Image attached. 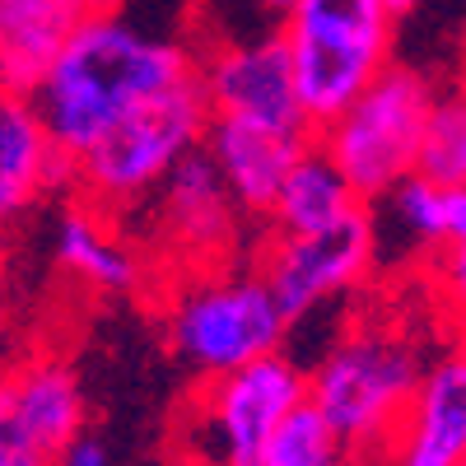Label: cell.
Listing matches in <instances>:
<instances>
[{
	"label": "cell",
	"instance_id": "4fadbf2b",
	"mask_svg": "<svg viewBox=\"0 0 466 466\" xmlns=\"http://www.w3.org/2000/svg\"><path fill=\"white\" fill-rule=\"evenodd\" d=\"M89 15L94 0H0V89L33 98Z\"/></svg>",
	"mask_w": 466,
	"mask_h": 466
},
{
	"label": "cell",
	"instance_id": "484cf974",
	"mask_svg": "<svg viewBox=\"0 0 466 466\" xmlns=\"http://www.w3.org/2000/svg\"><path fill=\"white\" fill-rule=\"evenodd\" d=\"M94 5H98V10H116V0H94Z\"/></svg>",
	"mask_w": 466,
	"mask_h": 466
},
{
	"label": "cell",
	"instance_id": "ba28073f",
	"mask_svg": "<svg viewBox=\"0 0 466 466\" xmlns=\"http://www.w3.org/2000/svg\"><path fill=\"white\" fill-rule=\"evenodd\" d=\"M378 266V219L369 206L318 233H276L261 252V276L289 322L313 318L336 294H350Z\"/></svg>",
	"mask_w": 466,
	"mask_h": 466
},
{
	"label": "cell",
	"instance_id": "d4e9b609",
	"mask_svg": "<svg viewBox=\"0 0 466 466\" xmlns=\"http://www.w3.org/2000/svg\"><path fill=\"white\" fill-rule=\"evenodd\" d=\"M387 5H392V15H397V19H401V15H410V10H415V5H420V0H387Z\"/></svg>",
	"mask_w": 466,
	"mask_h": 466
},
{
	"label": "cell",
	"instance_id": "7402d4cb",
	"mask_svg": "<svg viewBox=\"0 0 466 466\" xmlns=\"http://www.w3.org/2000/svg\"><path fill=\"white\" fill-rule=\"evenodd\" d=\"M0 466H56V452H47L43 439L28 430L10 373L0 378Z\"/></svg>",
	"mask_w": 466,
	"mask_h": 466
},
{
	"label": "cell",
	"instance_id": "7a4b0ae2",
	"mask_svg": "<svg viewBox=\"0 0 466 466\" xmlns=\"http://www.w3.org/2000/svg\"><path fill=\"white\" fill-rule=\"evenodd\" d=\"M424 369L430 360L401 327H355L308 373V406L331 424L355 466H382L424 382Z\"/></svg>",
	"mask_w": 466,
	"mask_h": 466
},
{
	"label": "cell",
	"instance_id": "9c48e42d",
	"mask_svg": "<svg viewBox=\"0 0 466 466\" xmlns=\"http://www.w3.org/2000/svg\"><path fill=\"white\" fill-rule=\"evenodd\" d=\"M201 80H206L215 116H238V122L280 127V131H313V122L303 112V98H299L285 33L257 37V43L210 47L201 56Z\"/></svg>",
	"mask_w": 466,
	"mask_h": 466
},
{
	"label": "cell",
	"instance_id": "30bf717a",
	"mask_svg": "<svg viewBox=\"0 0 466 466\" xmlns=\"http://www.w3.org/2000/svg\"><path fill=\"white\" fill-rule=\"evenodd\" d=\"M149 201H154V219H159V238L191 261H215L238 238L243 210L228 197V187H224L215 159L206 154V145L191 149L159 182V191Z\"/></svg>",
	"mask_w": 466,
	"mask_h": 466
},
{
	"label": "cell",
	"instance_id": "277c9868",
	"mask_svg": "<svg viewBox=\"0 0 466 466\" xmlns=\"http://www.w3.org/2000/svg\"><path fill=\"white\" fill-rule=\"evenodd\" d=\"M285 308L261 270H201L168 294L164 336L168 350L197 373V382L238 373L252 360L276 355L289 336Z\"/></svg>",
	"mask_w": 466,
	"mask_h": 466
},
{
	"label": "cell",
	"instance_id": "2e32d148",
	"mask_svg": "<svg viewBox=\"0 0 466 466\" xmlns=\"http://www.w3.org/2000/svg\"><path fill=\"white\" fill-rule=\"evenodd\" d=\"M360 206L364 201L345 182L336 159L313 140L299 154V164L289 168V177L280 187V201L270 210V228L276 233H318V228L340 224L345 215H355Z\"/></svg>",
	"mask_w": 466,
	"mask_h": 466
},
{
	"label": "cell",
	"instance_id": "3957f363",
	"mask_svg": "<svg viewBox=\"0 0 466 466\" xmlns=\"http://www.w3.org/2000/svg\"><path fill=\"white\" fill-rule=\"evenodd\" d=\"M210 122H215V107L197 70L136 103L122 122H112L98 136V145L75 159L70 182L80 187L85 206L103 215H127L159 191V182L191 149L206 145Z\"/></svg>",
	"mask_w": 466,
	"mask_h": 466
},
{
	"label": "cell",
	"instance_id": "5bb4252c",
	"mask_svg": "<svg viewBox=\"0 0 466 466\" xmlns=\"http://www.w3.org/2000/svg\"><path fill=\"white\" fill-rule=\"evenodd\" d=\"M70 173L75 164L52 140L37 103L0 89V224L24 215L56 182H70Z\"/></svg>",
	"mask_w": 466,
	"mask_h": 466
},
{
	"label": "cell",
	"instance_id": "44dd1931",
	"mask_svg": "<svg viewBox=\"0 0 466 466\" xmlns=\"http://www.w3.org/2000/svg\"><path fill=\"white\" fill-rule=\"evenodd\" d=\"M261 466H355V457L345 452V443L331 434V424L313 406H303L276 434Z\"/></svg>",
	"mask_w": 466,
	"mask_h": 466
},
{
	"label": "cell",
	"instance_id": "d6986e66",
	"mask_svg": "<svg viewBox=\"0 0 466 466\" xmlns=\"http://www.w3.org/2000/svg\"><path fill=\"white\" fill-rule=\"evenodd\" d=\"M420 177L443 191H466V94H439L420 145Z\"/></svg>",
	"mask_w": 466,
	"mask_h": 466
},
{
	"label": "cell",
	"instance_id": "cb8c5ba5",
	"mask_svg": "<svg viewBox=\"0 0 466 466\" xmlns=\"http://www.w3.org/2000/svg\"><path fill=\"white\" fill-rule=\"evenodd\" d=\"M56 466H112V457H107V448H103L98 439L80 434L75 443H66V448H61Z\"/></svg>",
	"mask_w": 466,
	"mask_h": 466
},
{
	"label": "cell",
	"instance_id": "8fae6325",
	"mask_svg": "<svg viewBox=\"0 0 466 466\" xmlns=\"http://www.w3.org/2000/svg\"><path fill=\"white\" fill-rule=\"evenodd\" d=\"M313 140H318L313 131H280V127L238 122V116H215L206 131V154L215 159L238 210L270 219L289 168L299 164V154Z\"/></svg>",
	"mask_w": 466,
	"mask_h": 466
},
{
	"label": "cell",
	"instance_id": "5b68a950",
	"mask_svg": "<svg viewBox=\"0 0 466 466\" xmlns=\"http://www.w3.org/2000/svg\"><path fill=\"white\" fill-rule=\"evenodd\" d=\"M397 15L387 0H299L285 43L313 131L331 127L392 66Z\"/></svg>",
	"mask_w": 466,
	"mask_h": 466
},
{
	"label": "cell",
	"instance_id": "52a82bcc",
	"mask_svg": "<svg viewBox=\"0 0 466 466\" xmlns=\"http://www.w3.org/2000/svg\"><path fill=\"white\" fill-rule=\"evenodd\" d=\"M434 98V85L420 70L387 66L331 127L318 131V145L336 159L364 206L382 201L397 182L415 173Z\"/></svg>",
	"mask_w": 466,
	"mask_h": 466
},
{
	"label": "cell",
	"instance_id": "8992f818",
	"mask_svg": "<svg viewBox=\"0 0 466 466\" xmlns=\"http://www.w3.org/2000/svg\"><path fill=\"white\" fill-rule=\"evenodd\" d=\"M303 406L308 373L276 350L191 392L182 415V452L197 466H261L276 434Z\"/></svg>",
	"mask_w": 466,
	"mask_h": 466
},
{
	"label": "cell",
	"instance_id": "ffe728a7",
	"mask_svg": "<svg viewBox=\"0 0 466 466\" xmlns=\"http://www.w3.org/2000/svg\"><path fill=\"white\" fill-rule=\"evenodd\" d=\"M299 0H201L210 47L219 43H257L285 33Z\"/></svg>",
	"mask_w": 466,
	"mask_h": 466
},
{
	"label": "cell",
	"instance_id": "6da1fadb",
	"mask_svg": "<svg viewBox=\"0 0 466 466\" xmlns=\"http://www.w3.org/2000/svg\"><path fill=\"white\" fill-rule=\"evenodd\" d=\"M197 70L201 61L191 56V47L149 33L116 10H98L70 37L61 61L37 85L33 103L43 112L52 140L61 145V154L75 164L136 103H145L149 94H159Z\"/></svg>",
	"mask_w": 466,
	"mask_h": 466
},
{
	"label": "cell",
	"instance_id": "9a60e30c",
	"mask_svg": "<svg viewBox=\"0 0 466 466\" xmlns=\"http://www.w3.org/2000/svg\"><path fill=\"white\" fill-rule=\"evenodd\" d=\"M56 266L80 285L98 294H131L140 285V257L116 238V228L107 224L103 210L75 201L56 219V238H52Z\"/></svg>",
	"mask_w": 466,
	"mask_h": 466
},
{
	"label": "cell",
	"instance_id": "7c38bea8",
	"mask_svg": "<svg viewBox=\"0 0 466 466\" xmlns=\"http://www.w3.org/2000/svg\"><path fill=\"white\" fill-rule=\"evenodd\" d=\"M382 466H466V345L430 360Z\"/></svg>",
	"mask_w": 466,
	"mask_h": 466
},
{
	"label": "cell",
	"instance_id": "603a6c76",
	"mask_svg": "<svg viewBox=\"0 0 466 466\" xmlns=\"http://www.w3.org/2000/svg\"><path fill=\"white\" fill-rule=\"evenodd\" d=\"M439 285H443L448 308L466 322V238L443 248V257H439Z\"/></svg>",
	"mask_w": 466,
	"mask_h": 466
},
{
	"label": "cell",
	"instance_id": "ac0fdd59",
	"mask_svg": "<svg viewBox=\"0 0 466 466\" xmlns=\"http://www.w3.org/2000/svg\"><path fill=\"white\" fill-rule=\"evenodd\" d=\"M382 215L397 228V238L410 252H434L448 248V191L434 187L430 177L410 173L382 197Z\"/></svg>",
	"mask_w": 466,
	"mask_h": 466
},
{
	"label": "cell",
	"instance_id": "e0dca14e",
	"mask_svg": "<svg viewBox=\"0 0 466 466\" xmlns=\"http://www.w3.org/2000/svg\"><path fill=\"white\" fill-rule=\"evenodd\" d=\"M15 382V401L28 420V430L43 439L47 452L61 457L66 443H75L85 434V392L80 378L61 360H28L19 369H10Z\"/></svg>",
	"mask_w": 466,
	"mask_h": 466
}]
</instances>
